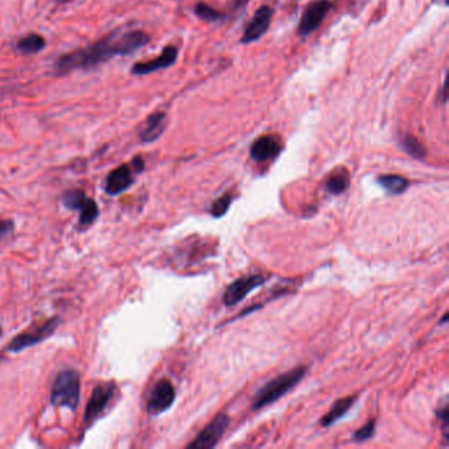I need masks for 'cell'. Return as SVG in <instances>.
I'll return each instance as SVG.
<instances>
[{
  "label": "cell",
  "mask_w": 449,
  "mask_h": 449,
  "mask_svg": "<svg viewBox=\"0 0 449 449\" xmlns=\"http://www.w3.org/2000/svg\"><path fill=\"white\" fill-rule=\"evenodd\" d=\"M332 8L331 0H314L303 11L298 25V36L309 37L314 34Z\"/></svg>",
  "instance_id": "cell-6"
},
{
  "label": "cell",
  "mask_w": 449,
  "mask_h": 449,
  "mask_svg": "<svg viewBox=\"0 0 449 449\" xmlns=\"http://www.w3.org/2000/svg\"><path fill=\"white\" fill-rule=\"evenodd\" d=\"M0 336H1V328H0Z\"/></svg>",
  "instance_id": "cell-29"
},
{
  "label": "cell",
  "mask_w": 449,
  "mask_h": 449,
  "mask_svg": "<svg viewBox=\"0 0 449 449\" xmlns=\"http://www.w3.org/2000/svg\"><path fill=\"white\" fill-rule=\"evenodd\" d=\"M401 147L408 156H411L415 160L426 159V147L418 138L413 136V135H410V133H406L402 136V138H401Z\"/></svg>",
  "instance_id": "cell-21"
},
{
  "label": "cell",
  "mask_w": 449,
  "mask_h": 449,
  "mask_svg": "<svg viewBox=\"0 0 449 449\" xmlns=\"http://www.w3.org/2000/svg\"><path fill=\"white\" fill-rule=\"evenodd\" d=\"M58 325H59V318H52V319L46 321L44 324L35 327L31 331L17 334L15 339H12L10 341L6 351L12 352V353H17L29 346H36V344L41 343L43 340L47 339L50 334H54Z\"/></svg>",
  "instance_id": "cell-5"
},
{
  "label": "cell",
  "mask_w": 449,
  "mask_h": 449,
  "mask_svg": "<svg viewBox=\"0 0 449 449\" xmlns=\"http://www.w3.org/2000/svg\"><path fill=\"white\" fill-rule=\"evenodd\" d=\"M133 173L136 170L132 165L123 163L119 168L114 169L105 178V193L108 196H115L124 193L132 184H135Z\"/></svg>",
  "instance_id": "cell-12"
},
{
  "label": "cell",
  "mask_w": 449,
  "mask_h": 449,
  "mask_svg": "<svg viewBox=\"0 0 449 449\" xmlns=\"http://www.w3.org/2000/svg\"><path fill=\"white\" fill-rule=\"evenodd\" d=\"M439 103H447V84L443 83V86L440 87V92H438Z\"/></svg>",
  "instance_id": "cell-27"
},
{
  "label": "cell",
  "mask_w": 449,
  "mask_h": 449,
  "mask_svg": "<svg viewBox=\"0 0 449 449\" xmlns=\"http://www.w3.org/2000/svg\"><path fill=\"white\" fill-rule=\"evenodd\" d=\"M232 200H233V196L230 194H224V196H220L219 199H216L211 206V209H209L211 215L215 218H221L223 215H226Z\"/></svg>",
  "instance_id": "cell-22"
},
{
  "label": "cell",
  "mask_w": 449,
  "mask_h": 449,
  "mask_svg": "<svg viewBox=\"0 0 449 449\" xmlns=\"http://www.w3.org/2000/svg\"><path fill=\"white\" fill-rule=\"evenodd\" d=\"M374 431H376V420L373 419V420H370L365 426L361 427L358 431L353 434V440L358 441V443L369 440L374 435Z\"/></svg>",
  "instance_id": "cell-23"
},
{
  "label": "cell",
  "mask_w": 449,
  "mask_h": 449,
  "mask_svg": "<svg viewBox=\"0 0 449 449\" xmlns=\"http://www.w3.org/2000/svg\"><path fill=\"white\" fill-rule=\"evenodd\" d=\"M355 401H356L355 397H348V398H343V399L336 401L334 406L331 407V410L323 416L322 426H332L337 420H340L351 410V407H352V404H355Z\"/></svg>",
  "instance_id": "cell-17"
},
{
  "label": "cell",
  "mask_w": 449,
  "mask_h": 449,
  "mask_svg": "<svg viewBox=\"0 0 449 449\" xmlns=\"http://www.w3.org/2000/svg\"><path fill=\"white\" fill-rule=\"evenodd\" d=\"M150 41L144 31H129L126 34H110L95 44L64 54L56 62L58 73L73 70H90L117 56H129L144 47Z\"/></svg>",
  "instance_id": "cell-1"
},
{
  "label": "cell",
  "mask_w": 449,
  "mask_h": 449,
  "mask_svg": "<svg viewBox=\"0 0 449 449\" xmlns=\"http://www.w3.org/2000/svg\"><path fill=\"white\" fill-rule=\"evenodd\" d=\"M194 13L198 19L206 23H218V22H223L227 17L224 12L219 11L203 1L196 3L194 6Z\"/></svg>",
  "instance_id": "cell-20"
},
{
  "label": "cell",
  "mask_w": 449,
  "mask_h": 449,
  "mask_svg": "<svg viewBox=\"0 0 449 449\" xmlns=\"http://www.w3.org/2000/svg\"><path fill=\"white\" fill-rule=\"evenodd\" d=\"M16 47L24 54H36L45 47V38L38 34H31L20 38Z\"/></svg>",
  "instance_id": "cell-18"
},
{
  "label": "cell",
  "mask_w": 449,
  "mask_h": 449,
  "mask_svg": "<svg viewBox=\"0 0 449 449\" xmlns=\"http://www.w3.org/2000/svg\"><path fill=\"white\" fill-rule=\"evenodd\" d=\"M116 386L114 383H101L95 386L84 411V425L91 426L99 416L107 410L108 404L115 397Z\"/></svg>",
  "instance_id": "cell-7"
},
{
  "label": "cell",
  "mask_w": 449,
  "mask_h": 449,
  "mask_svg": "<svg viewBox=\"0 0 449 449\" xmlns=\"http://www.w3.org/2000/svg\"><path fill=\"white\" fill-rule=\"evenodd\" d=\"M265 282V278L260 274L245 276L232 282L223 295V302L226 306L232 307L242 302L252 290L261 286Z\"/></svg>",
  "instance_id": "cell-11"
},
{
  "label": "cell",
  "mask_w": 449,
  "mask_h": 449,
  "mask_svg": "<svg viewBox=\"0 0 449 449\" xmlns=\"http://www.w3.org/2000/svg\"><path fill=\"white\" fill-rule=\"evenodd\" d=\"M166 128V114L165 112H154L148 116L145 126L140 131L138 138L144 144H150L161 138Z\"/></svg>",
  "instance_id": "cell-15"
},
{
  "label": "cell",
  "mask_w": 449,
  "mask_h": 449,
  "mask_svg": "<svg viewBox=\"0 0 449 449\" xmlns=\"http://www.w3.org/2000/svg\"><path fill=\"white\" fill-rule=\"evenodd\" d=\"M377 182L383 190H386L389 194L399 196L404 194L408 189V179L398 174H382L377 178Z\"/></svg>",
  "instance_id": "cell-16"
},
{
  "label": "cell",
  "mask_w": 449,
  "mask_h": 449,
  "mask_svg": "<svg viewBox=\"0 0 449 449\" xmlns=\"http://www.w3.org/2000/svg\"><path fill=\"white\" fill-rule=\"evenodd\" d=\"M81 397V377L74 369L61 370L53 382L50 404L75 411Z\"/></svg>",
  "instance_id": "cell-3"
},
{
  "label": "cell",
  "mask_w": 449,
  "mask_h": 449,
  "mask_svg": "<svg viewBox=\"0 0 449 449\" xmlns=\"http://www.w3.org/2000/svg\"><path fill=\"white\" fill-rule=\"evenodd\" d=\"M282 150L281 140L276 136H261L254 140L249 154L256 162H265L278 157Z\"/></svg>",
  "instance_id": "cell-14"
},
{
  "label": "cell",
  "mask_w": 449,
  "mask_h": 449,
  "mask_svg": "<svg viewBox=\"0 0 449 449\" xmlns=\"http://www.w3.org/2000/svg\"><path fill=\"white\" fill-rule=\"evenodd\" d=\"M57 1H59V3H65V0H57Z\"/></svg>",
  "instance_id": "cell-28"
},
{
  "label": "cell",
  "mask_w": 449,
  "mask_h": 449,
  "mask_svg": "<svg viewBox=\"0 0 449 449\" xmlns=\"http://www.w3.org/2000/svg\"><path fill=\"white\" fill-rule=\"evenodd\" d=\"M349 184H351V177H349V173L344 169V170H340V172H337V173L332 174V175L327 179V182H325V190H327L330 194L340 196V194H343L344 191L348 190Z\"/></svg>",
  "instance_id": "cell-19"
},
{
  "label": "cell",
  "mask_w": 449,
  "mask_h": 449,
  "mask_svg": "<svg viewBox=\"0 0 449 449\" xmlns=\"http://www.w3.org/2000/svg\"><path fill=\"white\" fill-rule=\"evenodd\" d=\"M62 203L68 209L80 211V227H89L99 216L96 202L82 190H69L62 196Z\"/></svg>",
  "instance_id": "cell-4"
},
{
  "label": "cell",
  "mask_w": 449,
  "mask_h": 449,
  "mask_svg": "<svg viewBox=\"0 0 449 449\" xmlns=\"http://www.w3.org/2000/svg\"><path fill=\"white\" fill-rule=\"evenodd\" d=\"M273 10L269 6H261L257 11L254 12L253 17L246 24L242 32V44H252L254 41L260 40L265 36L270 28V23L273 19Z\"/></svg>",
  "instance_id": "cell-9"
},
{
  "label": "cell",
  "mask_w": 449,
  "mask_h": 449,
  "mask_svg": "<svg viewBox=\"0 0 449 449\" xmlns=\"http://www.w3.org/2000/svg\"><path fill=\"white\" fill-rule=\"evenodd\" d=\"M175 401V390L173 383L169 380L159 381L153 390L150 392L149 399H148V413L153 416L162 414L168 411Z\"/></svg>",
  "instance_id": "cell-10"
},
{
  "label": "cell",
  "mask_w": 449,
  "mask_h": 449,
  "mask_svg": "<svg viewBox=\"0 0 449 449\" xmlns=\"http://www.w3.org/2000/svg\"><path fill=\"white\" fill-rule=\"evenodd\" d=\"M228 425H230V418L227 415H216L207 426L205 427V429L187 446V448H214L226 434Z\"/></svg>",
  "instance_id": "cell-8"
},
{
  "label": "cell",
  "mask_w": 449,
  "mask_h": 449,
  "mask_svg": "<svg viewBox=\"0 0 449 449\" xmlns=\"http://www.w3.org/2000/svg\"><path fill=\"white\" fill-rule=\"evenodd\" d=\"M307 367H297L293 370H288L284 374H279L274 380L267 382L265 386L256 394L252 410L264 408L267 404H274L291 389H294L300 381L307 374Z\"/></svg>",
  "instance_id": "cell-2"
},
{
  "label": "cell",
  "mask_w": 449,
  "mask_h": 449,
  "mask_svg": "<svg viewBox=\"0 0 449 449\" xmlns=\"http://www.w3.org/2000/svg\"><path fill=\"white\" fill-rule=\"evenodd\" d=\"M439 419L441 420L443 426H441V429H443V438L447 441L448 440V420H449V408L448 404L444 402V404L441 406V408H439L438 411Z\"/></svg>",
  "instance_id": "cell-24"
},
{
  "label": "cell",
  "mask_w": 449,
  "mask_h": 449,
  "mask_svg": "<svg viewBox=\"0 0 449 449\" xmlns=\"http://www.w3.org/2000/svg\"><path fill=\"white\" fill-rule=\"evenodd\" d=\"M131 165L133 166V169L136 170V173H141V172L144 170V168H145L144 160H142V157H140V156H138V157H135V159H133V161H132V163H131Z\"/></svg>",
  "instance_id": "cell-26"
},
{
  "label": "cell",
  "mask_w": 449,
  "mask_h": 449,
  "mask_svg": "<svg viewBox=\"0 0 449 449\" xmlns=\"http://www.w3.org/2000/svg\"><path fill=\"white\" fill-rule=\"evenodd\" d=\"M178 58V49L173 45L166 46L163 47L161 54L154 59H150L147 62H138L133 65L132 68V74L135 75H147V74H152L156 73L159 70L168 69L172 68L174 64L177 62Z\"/></svg>",
  "instance_id": "cell-13"
},
{
  "label": "cell",
  "mask_w": 449,
  "mask_h": 449,
  "mask_svg": "<svg viewBox=\"0 0 449 449\" xmlns=\"http://www.w3.org/2000/svg\"><path fill=\"white\" fill-rule=\"evenodd\" d=\"M13 232V221L10 219H0V240L10 236Z\"/></svg>",
  "instance_id": "cell-25"
}]
</instances>
